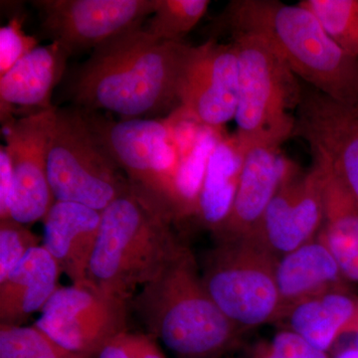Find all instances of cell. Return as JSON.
<instances>
[{
  "label": "cell",
  "instance_id": "1",
  "mask_svg": "<svg viewBox=\"0 0 358 358\" xmlns=\"http://www.w3.org/2000/svg\"><path fill=\"white\" fill-rule=\"evenodd\" d=\"M143 27L117 35L91 52L70 84L75 107L122 120L160 119L178 109L180 80L192 45L157 41Z\"/></svg>",
  "mask_w": 358,
  "mask_h": 358
},
{
  "label": "cell",
  "instance_id": "2",
  "mask_svg": "<svg viewBox=\"0 0 358 358\" xmlns=\"http://www.w3.org/2000/svg\"><path fill=\"white\" fill-rule=\"evenodd\" d=\"M162 205L129 187L102 211L90 286L129 301L186 248Z\"/></svg>",
  "mask_w": 358,
  "mask_h": 358
},
{
  "label": "cell",
  "instance_id": "3",
  "mask_svg": "<svg viewBox=\"0 0 358 358\" xmlns=\"http://www.w3.org/2000/svg\"><path fill=\"white\" fill-rule=\"evenodd\" d=\"M231 33L258 35L303 83L346 105L358 106V58L334 43L300 4L234 0L223 14Z\"/></svg>",
  "mask_w": 358,
  "mask_h": 358
},
{
  "label": "cell",
  "instance_id": "4",
  "mask_svg": "<svg viewBox=\"0 0 358 358\" xmlns=\"http://www.w3.org/2000/svg\"><path fill=\"white\" fill-rule=\"evenodd\" d=\"M133 307L150 334L180 358L221 357L243 331L207 292L187 247L141 289Z\"/></svg>",
  "mask_w": 358,
  "mask_h": 358
},
{
  "label": "cell",
  "instance_id": "5",
  "mask_svg": "<svg viewBox=\"0 0 358 358\" xmlns=\"http://www.w3.org/2000/svg\"><path fill=\"white\" fill-rule=\"evenodd\" d=\"M48 178L55 201L74 202L101 212L131 187L75 106L58 108L49 145Z\"/></svg>",
  "mask_w": 358,
  "mask_h": 358
},
{
  "label": "cell",
  "instance_id": "6",
  "mask_svg": "<svg viewBox=\"0 0 358 358\" xmlns=\"http://www.w3.org/2000/svg\"><path fill=\"white\" fill-rule=\"evenodd\" d=\"M277 257L258 240L218 242L202 279L216 305L241 331L281 319Z\"/></svg>",
  "mask_w": 358,
  "mask_h": 358
},
{
  "label": "cell",
  "instance_id": "7",
  "mask_svg": "<svg viewBox=\"0 0 358 358\" xmlns=\"http://www.w3.org/2000/svg\"><path fill=\"white\" fill-rule=\"evenodd\" d=\"M238 49L239 96L236 133L252 143L267 136H293L301 83L274 49L253 33H231Z\"/></svg>",
  "mask_w": 358,
  "mask_h": 358
},
{
  "label": "cell",
  "instance_id": "8",
  "mask_svg": "<svg viewBox=\"0 0 358 358\" xmlns=\"http://www.w3.org/2000/svg\"><path fill=\"white\" fill-rule=\"evenodd\" d=\"M81 110L131 187L171 215L180 157L166 117L114 120L102 113Z\"/></svg>",
  "mask_w": 358,
  "mask_h": 358
},
{
  "label": "cell",
  "instance_id": "9",
  "mask_svg": "<svg viewBox=\"0 0 358 358\" xmlns=\"http://www.w3.org/2000/svg\"><path fill=\"white\" fill-rule=\"evenodd\" d=\"M42 34L71 56L143 27L157 0H36Z\"/></svg>",
  "mask_w": 358,
  "mask_h": 358
},
{
  "label": "cell",
  "instance_id": "10",
  "mask_svg": "<svg viewBox=\"0 0 358 358\" xmlns=\"http://www.w3.org/2000/svg\"><path fill=\"white\" fill-rule=\"evenodd\" d=\"M128 303L90 285L59 287L34 324L71 352L96 357L108 341L128 329Z\"/></svg>",
  "mask_w": 358,
  "mask_h": 358
},
{
  "label": "cell",
  "instance_id": "11",
  "mask_svg": "<svg viewBox=\"0 0 358 358\" xmlns=\"http://www.w3.org/2000/svg\"><path fill=\"white\" fill-rule=\"evenodd\" d=\"M301 83L292 136L308 143L313 164L334 174L358 204V106Z\"/></svg>",
  "mask_w": 358,
  "mask_h": 358
},
{
  "label": "cell",
  "instance_id": "12",
  "mask_svg": "<svg viewBox=\"0 0 358 358\" xmlns=\"http://www.w3.org/2000/svg\"><path fill=\"white\" fill-rule=\"evenodd\" d=\"M58 108L2 124L14 173L10 218L24 225L42 220L55 202L48 178V150Z\"/></svg>",
  "mask_w": 358,
  "mask_h": 358
},
{
  "label": "cell",
  "instance_id": "13",
  "mask_svg": "<svg viewBox=\"0 0 358 358\" xmlns=\"http://www.w3.org/2000/svg\"><path fill=\"white\" fill-rule=\"evenodd\" d=\"M239 60L234 42L210 39L192 46L179 86L181 107L202 124L224 129L236 117Z\"/></svg>",
  "mask_w": 358,
  "mask_h": 358
},
{
  "label": "cell",
  "instance_id": "14",
  "mask_svg": "<svg viewBox=\"0 0 358 358\" xmlns=\"http://www.w3.org/2000/svg\"><path fill=\"white\" fill-rule=\"evenodd\" d=\"M284 136H267L250 143L234 203L222 228L214 235L218 242L258 240L264 214L280 185L300 167L282 154Z\"/></svg>",
  "mask_w": 358,
  "mask_h": 358
},
{
  "label": "cell",
  "instance_id": "15",
  "mask_svg": "<svg viewBox=\"0 0 358 358\" xmlns=\"http://www.w3.org/2000/svg\"><path fill=\"white\" fill-rule=\"evenodd\" d=\"M324 222L322 186L315 166L280 185L264 214L259 241L281 258L319 234Z\"/></svg>",
  "mask_w": 358,
  "mask_h": 358
},
{
  "label": "cell",
  "instance_id": "16",
  "mask_svg": "<svg viewBox=\"0 0 358 358\" xmlns=\"http://www.w3.org/2000/svg\"><path fill=\"white\" fill-rule=\"evenodd\" d=\"M70 54L61 45L39 46L0 77L1 124L53 109L52 94L64 76Z\"/></svg>",
  "mask_w": 358,
  "mask_h": 358
},
{
  "label": "cell",
  "instance_id": "17",
  "mask_svg": "<svg viewBox=\"0 0 358 358\" xmlns=\"http://www.w3.org/2000/svg\"><path fill=\"white\" fill-rule=\"evenodd\" d=\"M102 212L55 201L43 219L42 246L75 286H89L88 271L100 232Z\"/></svg>",
  "mask_w": 358,
  "mask_h": 358
},
{
  "label": "cell",
  "instance_id": "18",
  "mask_svg": "<svg viewBox=\"0 0 358 358\" xmlns=\"http://www.w3.org/2000/svg\"><path fill=\"white\" fill-rule=\"evenodd\" d=\"M275 281L281 299V319L301 301L329 292L350 289V282L333 254L317 236L278 259Z\"/></svg>",
  "mask_w": 358,
  "mask_h": 358
},
{
  "label": "cell",
  "instance_id": "19",
  "mask_svg": "<svg viewBox=\"0 0 358 358\" xmlns=\"http://www.w3.org/2000/svg\"><path fill=\"white\" fill-rule=\"evenodd\" d=\"M63 274L42 245L31 250L6 279L0 281V324L21 326L41 312L59 289Z\"/></svg>",
  "mask_w": 358,
  "mask_h": 358
},
{
  "label": "cell",
  "instance_id": "20",
  "mask_svg": "<svg viewBox=\"0 0 358 358\" xmlns=\"http://www.w3.org/2000/svg\"><path fill=\"white\" fill-rule=\"evenodd\" d=\"M281 320L286 329L329 352L346 334H358V296L338 289L301 301L289 308Z\"/></svg>",
  "mask_w": 358,
  "mask_h": 358
},
{
  "label": "cell",
  "instance_id": "21",
  "mask_svg": "<svg viewBox=\"0 0 358 358\" xmlns=\"http://www.w3.org/2000/svg\"><path fill=\"white\" fill-rule=\"evenodd\" d=\"M249 145L237 133H226L209 159L194 218L213 236L232 209Z\"/></svg>",
  "mask_w": 358,
  "mask_h": 358
},
{
  "label": "cell",
  "instance_id": "22",
  "mask_svg": "<svg viewBox=\"0 0 358 358\" xmlns=\"http://www.w3.org/2000/svg\"><path fill=\"white\" fill-rule=\"evenodd\" d=\"M313 166L319 173L324 204L317 237L333 254L346 281L358 284V204L329 169Z\"/></svg>",
  "mask_w": 358,
  "mask_h": 358
},
{
  "label": "cell",
  "instance_id": "23",
  "mask_svg": "<svg viewBox=\"0 0 358 358\" xmlns=\"http://www.w3.org/2000/svg\"><path fill=\"white\" fill-rule=\"evenodd\" d=\"M225 134L224 129L205 126L194 148L180 157L171 201V215L176 224L195 217L207 164L214 148Z\"/></svg>",
  "mask_w": 358,
  "mask_h": 358
},
{
  "label": "cell",
  "instance_id": "24",
  "mask_svg": "<svg viewBox=\"0 0 358 358\" xmlns=\"http://www.w3.org/2000/svg\"><path fill=\"white\" fill-rule=\"evenodd\" d=\"M209 0H157L143 30L160 42H181L206 13Z\"/></svg>",
  "mask_w": 358,
  "mask_h": 358
},
{
  "label": "cell",
  "instance_id": "25",
  "mask_svg": "<svg viewBox=\"0 0 358 358\" xmlns=\"http://www.w3.org/2000/svg\"><path fill=\"white\" fill-rule=\"evenodd\" d=\"M331 40L358 58V0H301Z\"/></svg>",
  "mask_w": 358,
  "mask_h": 358
},
{
  "label": "cell",
  "instance_id": "26",
  "mask_svg": "<svg viewBox=\"0 0 358 358\" xmlns=\"http://www.w3.org/2000/svg\"><path fill=\"white\" fill-rule=\"evenodd\" d=\"M0 358H96L71 352L36 324H0Z\"/></svg>",
  "mask_w": 358,
  "mask_h": 358
},
{
  "label": "cell",
  "instance_id": "27",
  "mask_svg": "<svg viewBox=\"0 0 358 358\" xmlns=\"http://www.w3.org/2000/svg\"><path fill=\"white\" fill-rule=\"evenodd\" d=\"M41 243L42 238L33 233L27 225L13 218L0 220V281L6 279L29 252Z\"/></svg>",
  "mask_w": 358,
  "mask_h": 358
},
{
  "label": "cell",
  "instance_id": "28",
  "mask_svg": "<svg viewBox=\"0 0 358 358\" xmlns=\"http://www.w3.org/2000/svg\"><path fill=\"white\" fill-rule=\"evenodd\" d=\"M96 358H166L157 338L150 334L131 333L127 331L117 334L108 341Z\"/></svg>",
  "mask_w": 358,
  "mask_h": 358
},
{
  "label": "cell",
  "instance_id": "29",
  "mask_svg": "<svg viewBox=\"0 0 358 358\" xmlns=\"http://www.w3.org/2000/svg\"><path fill=\"white\" fill-rule=\"evenodd\" d=\"M22 21V18L13 17L0 27V77L39 46L36 37L24 32Z\"/></svg>",
  "mask_w": 358,
  "mask_h": 358
},
{
  "label": "cell",
  "instance_id": "30",
  "mask_svg": "<svg viewBox=\"0 0 358 358\" xmlns=\"http://www.w3.org/2000/svg\"><path fill=\"white\" fill-rule=\"evenodd\" d=\"M15 182L10 157L3 145L0 147V220L10 218Z\"/></svg>",
  "mask_w": 358,
  "mask_h": 358
},
{
  "label": "cell",
  "instance_id": "31",
  "mask_svg": "<svg viewBox=\"0 0 358 358\" xmlns=\"http://www.w3.org/2000/svg\"><path fill=\"white\" fill-rule=\"evenodd\" d=\"M250 358H287L282 357L274 350L272 345H270V341H262V343H257L253 348H252L251 355Z\"/></svg>",
  "mask_w": 358,
  "mask_h": 358
},
{
  "label": "cell",
  "instance_id": "32",
  "mask_svg": "<svg viewBox=\"0 0 358 358\" xmlns=\"http://www.w3.org/2000/svg\"><path fill=\"white\" fill-rule=\"evenodd\" d=\"M333 358H358V345H352L343 348Z\"/></svg>",
  "mask_w": 358,
  "mask_h": 358
}]
</instances>
